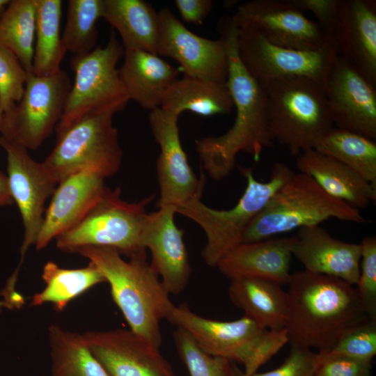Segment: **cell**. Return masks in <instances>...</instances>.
I'll use <instances>...</instances> for the list:
<instances>
[{"mask_svg": "<svg viewBox=\"0 0 376 376\" xmlns=\"http://www.w3.org/2000/svg\"><path fill=\"white\" fill-rule=\"evenodd\" d=\"M219 27L228 47L226 82L236 116L233 126L226 132L219 136H205L195 142L203 169L215 180L229 175L240 152H246L258 161L264 149L273 143L268 127L265 90L246 70L237 53L238 28L231 17L221 19Z\"/></svg>", "mask_w": 376, "mask_h": 376, "instance_id": "1", "label": "cell"}, {"mask_svg": "<svg viewBox=\"0 0 376 376\" xmlns=\"http://www.w3.org/2000/svg\"><path fill=\"white\" fill-rule=\"evenodd\" d=\"M288 285L290 345L328 352L347 329L368 318L356 288L336 277L299 271Z\"/></svg>", "mask_w": 376, "mask_h": 376, "instance_id": "2", "label": "cell"}, {"mask_svg": "<svg viewBox=\"0 0 376 376\" xmlns=\"http://www.w3.org/2000/svg\"><path fill=\"white\" fill-rule=\"evenodd\" d=\"M77 253L87 258L101 272L130 329L160 348V322L166 319L173 303L148 262L146 251L136 253L128 260L109 247H84Z\"/></svg>", "mask_w": 376, "mask_h": 376, "instance_id": "3", "label": "cell"}, {"mask_svg": "<svg viewBox=\"0 0 376 376\" xmlns=\"http://www.w3.org/2000/svg\"><path fill=\"white\" fill-rule=\"evenodd\" d=\"M266 95L268 127L273 141L292 156L314 149L334 127L324 88L304 77L260 84Z\"/></svg>", "mask_w": 376, "mask_h": 376, "instance_id": "4", "label": "cell"}, {"mask_svg": "<svg viewBox=\"0 0 376 376\" xmlns=\"http://www.w3.org/2000/svg\"><path fill=\"white\" fill-rule=\"evenodd\" d=\"M165 320L185 330L206 353L244 365L245 375L257 372L288 343L285 329L269 330L245 315L231 321L211 320L185 304H172Z\"/></svg>", "mask_w": 376, "mask_h": 376, "instance_id": "5", "label": "cell"}, {"mask_svg": "<svg viewBox=\"0 0 376 376\" xmlns=\"http://www.w3.org/2000/svg\"><path fill=\"white\" fill-rule=\"evenodd\" d=\"M364 224L359 210L326 193L309 175L294 174L245 230L241 243L257 242L329 219Z\"/></svg>", "mask_w": 376, "mask_h": 376, "instance_id": "6", "label": "cell"}, {"mask_svg": "<svg viewBox=\"0 0 376 376\" xmlns=\"http://www.w3.org/2000/svg\"><path fill=\"white\" fill-rule=\"evenodd\" d=\"M246 179V187L238 202L228 210L212 208L201 199L191 200L175 208L179 213L196 222L204 231L207 242L201 256L210 267H217L220 259L242 242L251 221L265 207L276 191L294 174L285 163L276 162L268 181L256 180L252 169L238 166Z\"/></svg>", "mask_w": 376, "mask_h": 376, "instance_id": "7", "label": "cell"}, {"mask_svg": "<svg viewBox=\"0 0 376 376\" xmlns=\"http://www.w3.org/2000/svg\"><path fill=\"white\" fill-rule=\"evenodd\" d=\"M120 194V188L106 187L86 215L55 239L56 247L68 253L88 246L109 247L128 258L146 251L142 243L148 217L146 209L154 196L130 203Z\"/></svg>", "mask_w": 376, "mask_h": 376, "instance_id": "8", "label": "cell"}, {"mask_svg": "<svg viewBox=\"0 0 376 376\" xmlns=\"http://www.w3.org/2000/svg\"><path fill=\"white\" fill-rule=\"evenodd\" d=\"M124 52L123 46L112 33L105 46L72 58L70 65L75 81L55 129L57 135L88 116L114 115L125 108L130 99L116 68Z\"/></svg>", "mask_w": 376, "mask_h": 376, "instance_id": "9", "label": "cell"}, {"mask_svg": "<svg viewBox=\"0 0 376 376\" xmlns=\"http://www.w3.org/2000/svg\"><path fill=\"white\" fill-rule=\"evenodd\" d=\"M111 113L90 115L61 134L42 164L57 184L86 167H96L107 177L120 169L122 149Z\"/></svg>", "mask_w": 376, "mask_h": 376, "instance_id": "10", "label": "cell"}, {"mask_svg": "<svg viewBox=\"0 0 376 376\" xmlns=\"http://www.w3.org/2000/svg\"><path fill=\"white\" fill-rule=\"evenodd\" d=\"M71 86L63 70L43 77L30 73L21 100L2 113L1 136L27 150L37 149L60 121Z\"/></svg>", "mask_w": 376, "mask_h": 376, "instance_id": "11", "label": "cell"}, {"mask_svg": "<svg viewBox=\"0 0 376 376\" xmlns=\"http://www.w3.org/2000/svg\"><path fill=\"white\" fill-rule=\"evenodd\" d=\"M237 49L246 70L260 84L304 77L323 88L338 56L334 46L315 50L281 47L246 27L238 28Z\"/></svg>", "mask_w": 376, "mask_h": 376, "instance_id": "12", "label": "cell"}, {"mask_svg": "<svg viewBox=\"0 0 376 376\" xmlns=\"http://www.w3.org/2000/svg\"><path fill=\"white\" fill-rule=\"evenodd\" d=\"M232 19L237 28L252 29L281 47L315 50L334 46L318 24L290 0L246 1L238 6Z\"/></svg>", "mask_w": 376, "mask_h": 376, "instance_id": "13", "label": "cell"}, {"mask_svg": "<svg viewBox=\"0 0 376 376\" xmlns=\"http://www.w3.org/2000/svg\"><path fill=\"white\" fill-rule=\"evenodd\" d=\"M5 150L11 197L22 217L24 237L20 247L22 265L29 249L35 246L45 214V204L57 182L44 166L33 159L28 150L0 136Z\"/></svg>", "mask_w": 376, "mask_h": 376, "instance_id": "14", "label": "cell"}, {"mask_svg": "<svg viewBox=\"0 0 376 376\" xmlns=\"http://www.w3.org/2000/svg\"><path fill=\"white\" fill-rule=\"evenodd\" d=\"M178 116L157 108L150 111L149 123L160 152L157 162L159 186L158 207L175 208L191 200L201 199L205 178L198 179L190 167L179 136Z\"/></svg>", "mask_w": 376, "mask_h": 376, "instance_id": "15", "label": "cell"}, {"mask_svg": "<svg viewBox=\"0 0 376 376\" xmlns=\"http://www.w3.org/2000/svg\"><path fill=\"white\" fill-rule=\"evenodd\" d=\"M159 16L157 55L176 61L185 77L210 82L227 81L228 53L223 36L211 40L192 33L167 8L162 9Z\"/></svg>", "mask_w": 376, "mask_h": 376, "instance_id": "16", "label": "cell"}, {"mask_svg": "<svg viewBox=\"0 0 376 376\" xmlns=\"http://www.w3.org/2000/svg\"><path fill=\"white\" fill-rule=\"evenodd\" d=\"M83 336L109 376H176L159 347L130 329L91 331Z\"/></svg>", "mask_w": 376, "mask_h": 376, "instance_id": "17", "label": "cell"}, {"mask_svg": "<svg viewBox=\"0 0 376 376\" xmlns=\"http://www.w3.org/2000/svg\"><path fill=\"white\" fill-rule=\"evenodd\" d=\"M324 91L334 127L375 141V85L338 55Z\"/></svg>", "mask_w": 376, "mask_h": 376, "instance_id": "18", "label": "cell"}, {"mask_svg": "<svg viewBox=\"0 0 376 376\" xmlns=\"http://www.w3.org/2000/svg\"><path fill=\"white\" fill-rule=\"evenodd\" d=\"M106 174L96 167H86L61 180L47 210L35 247L40 250L77 224L97 203L106 186Z\"/></svg>", "mask_w": 376, "mask_h": 376, "instance_id": "19", "label": "cell"}, {"mask_svg": "<svg viewBox=\"0 0 376 376\" xmlns=\"http://www.w3.org/2000/svg\"><path fill=\"white\" fill-rule=\"evenodd\" d=\"M330 37L337 54L376 86V1L339 0Z\"/></svg>", "mask_w": 376, "mask_h": 376, "instance_id": "20", "label": "cell"}, {"mask_svg": "<svg viewBox=\"0 0 376 376\" xmlns=\"http://www.w3.org/2000/svg\"><path fill=\"white\" fill-rule=\"evenodd\" d=\"M175 207H159L148 214L142 243L151 253L150 265L169 294L179 295L186 288L191 269L183 230L174 221Z\"/></svg>", "mask_w": 376, "mask_h": 376, "instance_id": "21", "label": "cell"}, {"mask_svg": "<svg viewBox=\"0 0 376 376\" xmlns=\"http://www.w3.org/2000/svg\"><path fill=\"white\" fill-rule=\"evenodd\" d=\"M292 253L308 272L336 277L352 285L357 283L360 244L336 239L319 225L299 229Z\"/></svg>", "mask_w": 376, "mask_h": 376, "instance_id": "22", "label": "cell"}, {"mask_svg": "<svg viewBox=\"0 0 376 376\" xmlns=\"http://www.w3.org/2000/svg\"><path fill=\"white\" fill-rule=\"evenodd\" d=\"M295 236L271 237L240 243L218 262L217 267L230 280L258 278L288 285Z\"/></svg>", "mask_w": 376, "mask_h": 376, "instance_id": "23", "label": "cell"}, {"mask_svg": "<svg viewBox=\"0 0 376 376\" xmlns=\"http://www.w3.org/2000/svg\"><path fill=\"white\" fill-rule=\"evenodd\" d=\"M296 166L329 195L357 210L376 200V186L340 162L315 149L297 156Z\"/></svg>", "mask_w": 376, "mask_h": 376, "instance_id": "24", "label": "cell"}, {"mask_svg": "<svg viewBox=\"0 0 376 376\" xmlns=\"http://www.w3.org/2000/svg\"><path fill=\"white\" fill-rule=\"evenodd\" d=\"M124 50L119 75L130 99L145 109L159 108L165 93L178 79L179 70L157 54L141 49Z\"/></svg>", "mask_w": 376, "mask_h": 376, "instance_id": "25", "label": "cell"}, {"mask_svg": "<svg viewBox=\"0 0 376 376\" xmlns=\"http://www.w3.org/2000/svg\"><path fill=\"white\" fill-rule=\"evenodd\" d=\"M228 296L245 316L269 330L285 329L288 317V295L282 285L258 278L230 280Z\"/></svg>", "mask_w": 376, "mask_h": 376, "instance_id": "26", "label": "cell"}, {"mask_svg": "<svg viewBox=\"0 0 376 376\" xmlns=\"http://www.w3.org/2000/svg\"><path fill=\"white\" fill-rule=\"evenodd\" d=\"M102 17L119 33L124 49H141L157 55L159 13L143 0H103Z\"/></svg>", "mask_w": 376, "mask_h": 376, "instance_id": "27", "label": "cell"}, {"mask_svg": "<svg viewBox=\"0 0 376 376\" xmlns=\"http://www.w3.org/2000/svg\"><path fill=\"white\" fill-rule=\"evenodd\" d=\"M159 107L178 116L185 111L210 116L230 113L234 104L227 82H210L184 76L170 86Z\"/></svg>", "mask_w": 376, "mask_h": 376, "instance_id": "28", "label": "cell"}, {"mask_svg": "<svg viewBox=\"0 0 376 376\" xmlns=\"http://www.w3.org/2000/svg\"><path fill=\"white\" fill-rule=\"evenodd\" d=\"M42 279L45 284L42 291L35 294L30 306H38L49 303L62 311L74 299L93 286L106 283V280L91 263L77 269H66L53 261H48L42 268Z\"/></svg>", "mask_w": 376, "mask_h": 376, "instance_id": "29", "label": "cell"}, {"mask_svg": "<svg viewBox=\"0 0 376 376\" xmlns=\"http://www.w3.org/2000/svg\"><path fill=\"white\" fill-rule=\"evenodd\" d=\"M52 376H109L83 334L52 324L48 329Z\"/></svg>", "mask_w": 376, "mask_h": 376, "instance_id": "30", "label": "cell"}, {"mask_svg": "<svg viewBox=\"0 0 376 376\" xmlns=\"http://www.w3.org/2000/svg\"><path fill=\"white\" fill-rule=\"evenodd\" d=\"M62 1L37 0L36 45L32 73L49 76L58 72L66 51L60 33Z\"/></svg>", "mask_w": 376, "mask_h": 376, "instance_id": "31", "label": "cell"}, {"mask_svg": "<svg viewBox=\"0 0 376 376\" xmlns=\"http://www.w3.org/2000/svg\"><path fill=\"white\" fill-rule=\"evenodd\" d=\"M314 149L340 162L376 186L375 140L334 127L318 141Z\"/></svg>", "mask_w": 376, "mask_h": 376, "instance_id": "32", "label": "cell"}, {"mask_svg": "<svg viewBox=\"0 0 376 376\" xmlns=\"http://www.w3.org/2000/svg\"><path fill=\"white\" fill-rule=\"evenodd\" d=\"M37 0H10L0 17V46L11 51L32 73Z\"/></svg>", "mask_w": 376, "mask_h": 376, "instance_id": "33", "label": "cell"}, {"mask_svg": "<svg viewBox=\"0 0 376 376\" xmlns=\"http://www.w3.org/2000/svg\"><path fill=\"white\" fill-rule=\"evenodd\" d=\"M103 0H70L61 36L63 47L75 56L93 51L97 38L96 23L102 17Z\"/></svg>", "mask_w": 376, "mask_h": 376, "instance_id": "34", "label": "cell"}, {"mask_svg": "<svg viewBox=\"0 0 376 376\" xmlns=\"http://www.w3.org/2000/svg\"><path fill=\"white\" fill-rule=\"evenodd\" d=\"M177 352L190 376H241L234 362L204 352L183 329L173 333Z\"/></svg>", "mask_w": 376, "mask_h": 376, "instance_id": "35", "label": "cell"}, {"mask_svg": "<svg viewBox=\"0 0 376 376\" xmlns=\"http://www.w3.org/2000/svg\"><path fill=\"white\" fill-rule=\"evenodd\" d=\"M328 352L372 361L376 355V320L367 318L350 327Z\"/></svg>", "mask_w": 376, "mask_h": 376, "instance_id": "36", "label": "cell"}, {"mask_svg": "<svg viewBox=\"0 0 376 376\" xmlns=\"http://www.w3.org/2000/svg\"><path fill=\"white\" fill-rule=\"evenodd\" d=\"M29 74L11 51L0 46V104L3 113L21 100Z\"/></svg>", "mask_w": 376, "mask_h": 376, "instance_id": "37", "label": "cell"}, {"mask_svg": "<svg viewBox=\"0 0 376 376\" xmlns=\"http://www.w3.org/2000/svg\"><path fill=\"white\" fill-rule=\"evenodd\" d=\"M359 276L356 288L364 311L376 320V237L368 236L360 243Z\"/></svg>", "mask_w": 376, "mask_h": 376, "instance_id": "38", "label": "cell"}, {"mask_svg": "<svg viewBox=\"0 0 376 376\" xmlns=\"http://www.w3.org/2000/svg\"><path fill=\"white\" fill-rule=\"evenodd\" d=\"M315 376H371L372 361L342 354L318 352Z\"/></svg>", "mask_w": 376, "mask_h": 376, "instance_id": "39", "label": "cell"}, {"mask_svg": "<svg viewBox=\"0 0 376 376\" xmlns=\"http://www.w3.org/2000/svg\"><path fill=\"white\" fill-rule=\"evenodd\" d=\"M318 353L311 349L291 345L290 351L284 361L276 368L265 373H254L241 376H315Z\"/></svg>", "mask_w": 376, "mask_h": 376, "instance_id": "40", "label": "cell"}, {"mask_svg": "<svg viewBox=\"0 0 376 376\" xmlns=\"http://www.w3.org/2000/svg\"><path fill=\"white\" fill-rule=\"evenodd\" d=\"M290 3L304 12H312L320 28L329 37L332 33L339 0H290ZM331 38V37H330Z\"/></svg>", "mask_w": 376, "mask_h": 376, "instance_id": "41", "label": "cell"}, {"mask_svg": "<svg viewBox=\"0 0 376 376\" xmlns=\"http://www.w3.org/2000/svg\"><path fill=\"white\" fill-rule=\"evenodd\" d=\"M182 19L189 23L203 24L213 7L211 0H175Z\"/></svg>", "mask_w": 376, "mask_h": 376, "instance_id": "42", "label": "cell"}, {"mask_svg": "<svg viewBox=\"0 0 376 376\" xmlns=\"http://www.w3.org/2000/svg\"><path fill=\"white\" fill-rule=\"evenodd\" d=\"M19 268L20 267L17 266L16 269L8 279L6 285L2 290L1 295L3 297V300H2V302L4 307L10 308H19L24 303L23 298L15 290V285L17 283Z\"/></svg>", "mask_w": 376, "mask_h": 376, "instance_id": "43", "label": "cell"}, {"mask_svg": "<svg viewBox=\"0 0 376 376\" xmlns=\"http://www.w3.org/2000/svg\"><path fill=\"white\" fill-rule=\"evenodd\" d=\"M13 203L8 177L0 171V207L10 205Z\"/></svg>", "mask_w": 376, "mask_h": 376, "instance_id": "44", "label": "cell"}, {"mask_svg": "<svg viewBox=\"0 0 376 376\" xmlns=\"http://www.w3.org/2000/svg\"><path fill=\"white\" fill-rule=\"evenodd\" d=\"M10 0H0V17L3 14L6 6L8 5Z\"/></svg>", "mask_w": 376, "mask_h": 376, "instance_id": "45", "label": "cell"}, {"mask_svg": "<svg viewBox=\"0 0 376 376\" xmlns=\"http://www.w3.org/2000/svg\"><path fill=\"white\" fill-rule=\"evenodd\" d=\"M2 113H3V111H2L1 104H0V120H1V116H2Z\"/></svg>", "mask_w": 376, "mask_h": 376, "instance_id": "46", "label": "cell"}, {"mask_svg": "<svg viewBox=\"0 0 376 376\" xmlns=\"http://www.w3.org/2000/svg\"><path fill=\"white\" fill-rule=\"evenodd\" d=\"M2 308H3V305L2 301H0V313H1V311Z\"/></svg>", "mask_w": 376, "mask_h": 376, "instance_id": "47", "label": "cell"}]
</instances>
